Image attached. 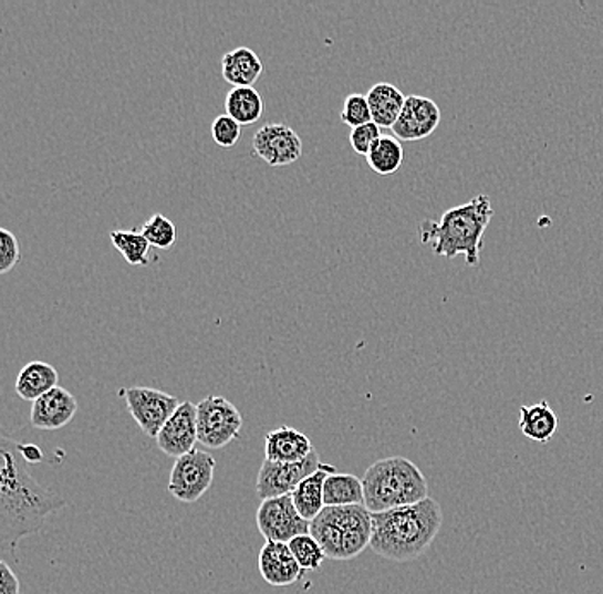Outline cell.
Listing matches in <instances>:
<instances>
[{
    "instance_id": "ba28073f",
    "label": "cell",
    "mask_w": 603,
    "mask_h": 594,
    "mask_svg": "<svg viewBox=\"0 0 603 594\" xmlns=\"http://www.w3.org/2000/svg\"><path fill=\"white\" fill-rule=\"evenodd\" d=\"M121 394L122 398L126 399L127 408L137 427L152 439L158 437L162 428L180 406L179 398L153 387H127L121 390Z\"/></svg>"
},
{
    "instance_id": "ac0fdd59",
    "label": "cell",
    "mask_w": 603,
    "mask_h": 594,
    "mask_svg": "<svg viewBox=\"0 0 603 594\" xmlns=\"http://www.w3.org/2000/svg\"><path fill=\"white\" fill-rule=\"evenodd\" d=\"M59 384V372L45 362L34 359L30 364L24 365L18 374L14 389L24 402L34 403L42 398L43 394L55 389Z\"/></svg>"
},
{
    "instance_id": "d6986e66",
    "label": "cell",
    "mask_w": 603,
    "mask_h": 594,
    "mask_svg": "<svg viewBox=\"0 0 603 594\" xmlns=\"http://www.w3.org/2000/svg\"><path fill=\"white\" fill-rule=\"evenodd\" d=\"M336 473L334 466L321 465L315 473L305 478L302 483L297 487L295 492L292 493L293 503H295L297 511L300 512L302 518L308 521H314L323 509L324 506V483L330 475Z\"/></svg>"
},
{
    "instance_id": "603a6c76",
    "label": "cell",
    "mask_w": 603,
    "mask_h": 594,
    "mask_svg": "<svg viewBox=\"0 0 603 594\" xmlns=\"http://www.w3.org/2000/svg\"><path fill=\"white\" fill-rule=\"evenodd\" d=\"M364 503V483L361 478L350 473H333L324 483V506H358Z\"/></svg>"
},
{
    "instance_id": "44dd1931",
    "label": "cell",
    "mask_w": 603,
    "mask_h": 594,
    "mask_svg": "<svg viewBox=\"0 0 603 594\" xmlns=\"http://www.w3.org/2000/svg\"><path fill=\"white\" fill-rule=\"evenodd\" d=\"M520 430L527 439L533 442L547 444L558 431L559 420L554 409L549 403H536V405L521 406L520 408Z\"/></svg>"
},
{
    "instance_id": "d6a6232c",
    "label": "cell",
    "mask_w": 603,
    "mask_h": 594,
    "mask_svg": "<svg viewBox=\"0 0 603 594\" xmlns=\"http://www.w3.org/2000/svg\"><path fill=\"white\" fill-rule=\"evenodd\" d=\"M20 452L21 456H23L24 461L28 462V465H34V462H40L43 459L42 449H40L39 446H34V444L20 442Z\"/></svg>"
},
{
    "instance_id": "5b68a950",
    "label": "cell",
    "mask_w": 603,
    "mask_h": 594,
    "mask_svg": "<svg viewBox=\"0 0 603 594\" xmlns=\"http://www.w3.org/2000/svg\"><path fill=\"white\" fill-rule=\"evenodd\" d=\"M311 534L331 561H352L371 549L372 512L364 503L324 508L311 521Z\"/></svg>"
},
{
    "instance_id": "277c9868",
    "label": "cell",
    "mask_w": 603,
    "mask_h": 594,
    "mask_svg": "<svg viewBox=\"0 0 603 594\" xmlns=\"http://www.w3.org/2000/svg\"><path fill=\"white\" fill-rule=\"evenodd\" d=\"M364 506L372 512L406 508L429 499V483L415 462L402 456L380 459L368 466L364 478Z\"/></svg>"
},
{
    "instance_id": "3957f363",
    "label": "cell",
    "mask_w": 603,
    "mask_h": 594,
    "mask_svg": "<svg viewBox=\"0 0 603 594\" xmlns=\"http://www.w3.org/2000/svg\"><path fill=\"white\" fill-rule=\"evenodd\" d=\"M492 216L489 196L478 194L470 202L448 209L439 220H425L420 225V242L430 246L440 258L465 256L468 265H478Z\"/></svg>"
},
{
    "instance_id": "4fadbf2b",
    "label": "cell",
    "mask_w": 603,
    "mask_h": 594,
    "mask_svg": "<svg viewBox=\"0 0 603 594\" xmlns=\"http://www.w3.org/2000/svg\"><path fill=\"white\" fill-rule=\"evenodd\" d=\"M440 108L427 96H406L398 122L393 125V136L399 140H420L429 137L440 124Z\"/></svg>"
},
{
    "instance_id": "cb8c5ba5",
    "label": "cell",
    "mask_w": 603,
    "mask_h": 594,
    "mask_svg": "<svg viewBox=\"0 0 603 594\" xmlns=\"http://www.w3.org/2000/svg\"><path fill=\"white\" fill-rule=\"evenodd\" d=\"M365 158H367L371 170L376 174L384 175V177L396 174L405 159L402 140L396 139L395 136H384L383 134Z\"/></svg>"
},
{
    "instance_id": "52a82bcc",
    "label": "cell",
    "mask_w": 603,
    "mask_h": 594,
    "mask_svg": "<svg viewBox=\"0 0 603 594\" xmlns=\"http://www.w3.org/2000/svg\"><path fill=\"white\" fill-rule=\"evenodd\" d=\"M215 468H217V461L211 455L201 449H194L189 455L175 459L170 481H168V492L180 502H198L211 487Z\"/></svg>"
},
{
    "instance_id": "5bb4252c",
    "label": "cell",
    "mask_w": 603,
    "mask_h": 594,
    "mask_svg": "<svg viewBox=\"0 0 603 594\" xmlns=\"http://www.w3.org/2000/svg\"><path fill=\"white\" fill-rule=\"evenodd\" d=\"M76 411V398L64 387L58 386L33 403L30 420L39 430H59L73 420Z\"/></svg>"
},
{
    "instance_id": "9a60e30c",
    "label": "cell",
    "mask_w": 603,
    "mask_h": 594,
    "mask_svg": "<svg viewBox=\"0 0 603 594\" xmlns=\"http://www.w3.org/2000/svg\"><path fill=\"white\" fill-rule=\"evenodd\" d=\"M259 572L262 580L274 587L292 586L304 575L289 543L274 542H266L262 546L259 553Z\"/></svg>"
},
{
    "instance_id": "2e32d148",
    "label": "cell",
    "mask_w": 603,
    "mask_h": 594,
    "mask_svg": "<svg viewBox=\"0 0 603 594\" xmlns=\"http://www.w3.org/2000/svg\"><path fill=\"white\" fill-rule=\"evenodd\" d=\"M311 439L305 434L281 425L271 430L264 440V459L271 462H299L314 452Z\"/></svg>"
},
{
    "instance_id": "ffe728a7",
    "label": "cell",
    "mask_w": 603,
    "mask_h": 594,
    "mask_svg": "<svg viewBox=\"0 0 603 594\" xmlns=\"http://www.w3.org/2000/svg\"><path fill=\"white\" fill-rule=\"evenodd\" d=\"M367 100L371 105L372 122L380 127L393 129V125L402 115L406 96L393 84L377 83L368 90Z\"/></svg>"
},
{
    "instance_id": "6da1fadb",
    "label": "cell",
    "mask_w": 603,
    "mask_h": 594,
    "mask_svg": "<svg viewBox=\"0 0 603 594\" xmlns=\"http://www.w3.org/2000/svg\"><path fill=\"white\" fill-rule=\"evenodd\" d=\"M67 500L34 480L20 442L0 439V549L14 553L23 538L39 533L46 518Z\"/></svg>"
},
{
    "instance_id": "8fae6325",
    "label": "cell",
    "mask_w": 603,
    "mask_h": 594,
    "mask_svg": "<svg viewBox=\"0 0 603 594\" xmlns=\"http://www.w3.org/2000/svg\"><path fill=\"white\" fill-rule=\"evenodd\" d=\"M302 139L299 134L287 124L262 125L254 134L252 149L259 158L264 159L270 167H289L299 161L302 156Z\"/></svg>"
},
{
    "instance_id": "1f68e13d",
    "label": "cell",
    "mask_w": 603,
    "mask_h": 594,
    "mask_svg": "<svg viewBox=\"0 0 603 594\" xmlns=\"http://www.w3.org/2000/svg\"><path fill=\"white\" fill-rule=\"evenodd\" d=\"M0 594H21V584L8 562H0Z\"/></svg>"
},
{
    "instance_id": "7402d4cb",
    "label": "cell",
    "mask_w": 603,
    "mask_h": 594,
    "mask_svg": "<svg viewBox=\"0 0 603 594\" xmlns=\"http://www.w3.org/2000/svg\"><path fill=\"white\" fill-rule=\"evenodd\" d=\"M225 111L240 125H252L264 114V102L254 87H232L225 98Z\"/></svg>"
},
{
    "instance_id": "4dcf8cb0",
    "label": "cell",
    "mask_w": 603,
    "mask_h": 594,
    "mask_svg": "<svg viewBox=\"0 0 603 594\" xmlns=\"http://www.w3.org/2000/svg\"><path fill=\"white\" fill-rule=\"evenodd\" d=\"M381 127L374 122L361 125L357 129H352L350 133V144H352L353 152L357 155L367 156L371 153L372 146L380 140Z\"/></svg>"
},
{
    "instance_id": "4316f807",
    "label": "cell",
    "mask_w": 603,
    "mask_h": 594,
    "mask_svg": "<svg viewBox=\"0 0 603 594\" xmlns=\"http://www.w3.org/2000/svg\"><path fill=\"white\" fill-rule=\"evenodd\" d=\"M289 546L302 571H315L323 565L324 559H328L326 553L311 533L293 538Z\"/></svg>"
},
{
    "instance_id": "30bf717a",
    "label": "cell",
    "mask_w": 603,
    "mask_h": 594,
    "mask_svg": "<svg viewBox=\"0 0 603 594\" xmlns=\"http://www.w3.org/2000/svg\"><path fill=\"white\" fill-rule=\"evenodd\" d=\"M321 459L318 452H312L308 459L299 462H271L262 461L259 468L256 492L259 499L268 500L274 497L292 496L305 478L321 468Z\"/></svg>"
},
{
    "instance_id": "e0dca14e",
    "label": "cell",
    "mask_w": 603,
    "mask_h": 594,
    "mask_svg": "<svg viewBox=\"0 0 603 594\" xmlns=\"http://www.w3.org/2000/svg\"><path fill=\"white\" fill-rule=\"evenodd\" d=\"M264 65L258 53L247 46H239L232 52L225 53L221 59V76L232 87H252L261 77Z\"/></svg>"
},
{
    "instance_id": "8992f818",
    "label": "cell",
    "mask_w": 603,
    "mask_h": 594,
    "mask_svg": "<svg viewBox=\"0 0 603 594\" xmlns=\"http://www.w3.org/2000/svg\"><path fill=\"white\" fill-rule=\"evenodd\" d=\"M243 418L239 408L223 396H206L198 405L199 444L221 449L240 436Z\"/></svg>"
},
{
    "instance_id": "9c48e42d",
    "label": "cell",
    "mask_w": 603,
    "mask_h": 594,
    "mask_svg": "<svg viewBox=\"0 0 603 594\" xmlns=\"http://www.w3.org/2000/svg\"><path fill=\"white\" fill-rule=\"evenodd\" d=\"M256 523L266 542L290 543L300 534L311 533V521L297 511L292 496L262 500Z\"/></svg>"
},
{
    "instance_id": "7a4b0ae2",
    "label": "cell",
    "mask_w": 603,
    "mask_h": 594,
    "mask_svg": "<svg viewBox=\"0 0 603 594\" xmlns=\"http://www.w3.org/2000/svg\"><path fill=\"white\" fill-rule=\"evenodd\" d=\"M443 527V509L434 499L372 514L371 550L393 562L424 555Z\"/></svg>"
},
{
    "instance_id": "f546056e",
    "label": "cell",
    "mask_w": 603,
    "mask_h": 594,
    "mask_svg": "<svg viewBox=\"0 0 603 594\" xmlns=\"http://www.w3.org/2000/svg\"><path fill=\"white\" fill-rule=\"evenodd\" d=\"M21 249L20 242L14 233L2 228L0 230V273L8 274L11 269L20 264Z\"/></svg>"
},
{
    "instance_id": "484cf974",
    "label": "cell",
    "mask_w": 603,
    "mask_h": 594,
    "mask_svg": "<svg viewBox=\"0 0 603 594\" xmlns=\"http://www.w3.org/2000/svg\"><path fill=\"white\" fill-rule=\"evenodd\" d=\"M141 233L146 237L149 246L156 247V249L168 250L177 242V228L168 220L167 216L153 215L152 218L146 220V223L141 228Z\"/></svg>"
},
{
    "instance_id": "f1b7e54d",
    "label": "cell",
    "mask_w": 603,
    "mask_h": 594,
    "mask_svg": "<svg viewBox=\"0 0 603 594\" xmlns=\"http://www.w3.org/2000/svg\"><path fill=\"white\" fill-rule=\"evenodd\" d=\"M240 134H242V125L233 121L230 115H220L215 118L211 124L212 140L221 146V148H233L239 143Z\"/></svg>"
},
{
    "instance_id": "83f0119b",
    "label": "cell",
    "mask_w": 603,
    "mask_h": 594,
    "mask_svg": "<svg viewBox=\"0 0 603 594\" xmlns=\"http://www.w3.org/2000/svg\"><path fill=\"white\" fill-rule=\"evenodd\" d=\"M340 117H342L343 124L349 125L352 129H357L361 125L372 122V112L367 95L352 93V95L346 96Z\"/></svg>"
},
{
    "instance_id": "7c38bea8",
    "label": "cell",
    "mask_w": 603,
    "mask_h": 594,
    "mask_svg": "<svg viewBox=\"0 0 603 594\" xmlns=\"http://www.w3.org/2000/svg\"><path fill=\"white\" fill-rule=\"evenodd\" d=\"M196 442H199L198 405H193L190 402L180 403L177 411L171 415L170 420L156 437V444L159 451L170 458L179 459L194 451Z\"/></svg>"
},
{
    "instance_id": "d4e9b609",
    "label": "cell",
    "mask_w": 603,
    "mask_h": 594,
    "mask_svg": "<svg viewBox=\"0 0 603 594\" xmlns=\"http://www.w3.org/2000/svg\"><path fill=\"white\" fill-rule=\"evenodd\" d=\"M111 240L129 265H148L149 246L141 230L111 231Z\"/></svg>"
}]
</instances>
